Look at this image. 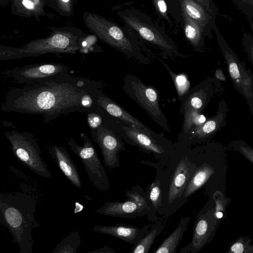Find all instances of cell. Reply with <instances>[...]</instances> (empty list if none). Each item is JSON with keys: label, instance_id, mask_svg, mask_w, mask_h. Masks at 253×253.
I'll return each instance as SVG.
<instances>
[{"label": "cell", "instance_id": "obj_1", "mask_svg": "<svg viewBox=\"0 0 253 253\" xmlns=\"http://www.w3.org/2000/svg\"><path fill=\"white\" fill-rule=\"evenodd\" d=\"M103 86L101 82L60 73L37 83L10 88L0 109L41 115L45 122L72 112L88 113L96 108Z\"/></svg>", "mask_w": 253, "mask_h": 253}, {"label": "cell", "instance_id": "obj_2", "mask_svg": "<svg viewBox=\"0 0 253 253\" xmlns=\"http://www.w3.org/2000/svg\"><path fill=\"white\" fill-rule=\"evenodd\" d=\"M167 159L156 161L141 160L153 167L160 183L162 206L159 216L168 218L186 203L184 192L196 165L191 146L178 144Z\"/></svg>", "mask_w": 253, "mask_h": 253}, {"label": "cell", "instance_id": "obj_3", "mask_svg": "<svg viewBox=\"0 0 253 253\" xmlns=\"http://www.w3.org/2000/svg\"><path fill=\"white\" fill-rule=\"evenodd\" d=\"M36 202L30 195L21 192L0 194V222L19 248V253H32Z\"/></svg>", "mask_w": 253, "mask_h": 253}, {"label": "cell", "instance_id": "obj_4", "mask_svg": "<svg viewBox=\"0 0 253 253\" xmlns=\"http://www.w3.org/2000/svg\"><path fill=\"white\" fill-rule=\"evenodd\" d=\"M195 170L184 192L185 199L204 188L209 199L220 191L225 194L227 160L225 150L214 144L192 148Z\"/></svg>", "mask_w": 253, "mask_h": 253}, {"label": "cell", "instance_id": "obj_5", "mask_svg": "<svg viewBox=\"0 0 253 253\" xmlns=\"http://www.w3.org/2000/svg\"><path fill=\"white\" fill-rule=\"evenodd\" d=\"M102 118V125L117 132L127 144L141 151L153 155L156 160L167 159L173 151L176 143L158 133H148L98 110Z\"/></svg>", "mask_w": 253, "mask_h": 253}, {"label": "cell", "instance_id": "obj_6", "mask_svg": "<svg viewBox=\"0 0 253 253\" xmlns=\"http://www.w3.org/2000/svg\"><path fill=\"white\" fill-rule=\"evenodd\" d=\"M3 134L17 159L39 176L45 178L52 177L47 165L42 158L37 140L32 133L12 130L6 131Z\"/></svg>", "mask_w": 253, "mask_h": 253}, {"label": "cell", "instance_id": "obj_7", "mask_svg": "<svg viewBox=\"0 0 253 253\" xmlns=\"http://www.w3.org/2000/svg\"><path fill=\"white\" fill-rule=\"evenodd\" d=\"M123 87L125 92L156 123L170 133L168 120L160 106L159 92L156 88L145 84L137 76L131 74L124 76Z\"/></svg>", "mask_w": 253, "mask_h": 253}, {"label": "cell", "instance_id": "obj_8", "mask_svg": "<svg viewBox=\"0 0 253 253\" xmlns=\"http://www.w3.org/2000/svg\"><path fill=\"white\" fill-rule=\"evenodd\" d=\"M83 145H78L72 137L67 139V144L75 155L81 161L88 178L97 189L106 191L110 189V184L104 168L96 150L88 136L82 134Z\"/></svg>", "mask_w": 253, "mask_h": 253}, {"label": "cell", "instance_id": "obj_9", "mask_svg": "<svg viewBox=\"0 0 253 253\" xmlns=\"http://www.w3.org/2000/svg\"><path fill=\"white\" fill-rule=\"evenodd\" d=\"M126 200L122 202H107L95 210L99 214L125 218H135L144 215L149 216L151 208L145 190L139 185H134L126 192Z\"/></svg>", "mask_w": 253, "mask_h": 253}, {"label": "cell", "instance_id": "obj_10", "mask_svg": "<svg viewBox=\"0 0 253 253\" xmlns=\"http://www.w3.org/2000/svg\"><path fill=\"white\" fill-rule=\"evenodd\" d=\"M213 206V199H209L197 213L191 241L180 250V253H198L212 241L221 224L214 215Z\"/></svg>", "mask_w": 253, "mask_h": 253}, {"label": "cell", "instance_id": "obj_11", "mask_svg": "<svg viewBox=\"0 0 253 253\" xmlns=\"http://www.w3.org/2000/svg\"><path fill=\"white\" fill-rule=\"evenodd\" d=\"M75 43L64 35L57 34L47 40L33 42L23 48L1 49L0 60L37 56L47 53H74Z\"/></svg>", "mask_w": 253, "mask_h": 253}, {"label": "cell", "instance_id": "obj_12", "mask_svg": "<svg viewBox=\"0 0 253 253\" xmlns=\"http://www.w3.org/2000/svg\"><path fill=\"white\" fill-rule=\"evenodd\" d=\"M70 69L65 65L56 63H42L29 64L16 67L1 73L14 83L22 85L37 83L50 76Z\"/></svg>", "mask_w": 253, "mask_h": 253}, {"label": "cell", "instance_id": "obj_13", "mask_svg": "<svg viewBox=\"0 0 253 253\" xmlns=\"http://www.w3.org/2000/svg\"><path fill=\"white\" fill-rule=\"evenodd\" d=\"M91 135L93 140L100 148L104 166L110 169L119 167V153L126 150L122 137L115 131L103 125Z\"/></svg>", "mask_w": 253, "mask_h": 253}, {"label": "cell", "instance_id": "obj_14", "mask_svg": "<svg viewBox=\"0 0 253 253\" xmlns=\"http://www.w3.org/2000/svg\"><path fill=\"white\" fill-rule=\"evenodd\" d=\"M124 20L132 29L137 31L145 40L159 47L165 57L172 58L186 56L178 51L176 47L166 39L155 29L146 24L131 15L124 16Z\"/></svg>", "mask_w": 253, "mask_h": 253}, {"label": "cell", "instance_id": "obj_15", "mask_svg": "<svg viewBox=\"0 0 253 253\" xmlns=\"http://www.w3.org/2000/svg\"><path fill=\"white\" fill-rule=\"evenodd\" d=\"M151 225H146L141 228L126 223H118L113 225H94L92 231L113 236L133 246L144 236Z\"/></svg>", "mask_w": 253, "mask_h": 253}, {"label": "cell", "instance_id": "obj_16", "mask_svg": "<svg viewBox=\"0 0 253 253\" xmlns=\"http://www.w3.org/2000/svg\"><path fill=\"white\" fill-rule=\"evenodd\" d=\"M96 109L108 116L117 118L126 124L148 133L156 132L106 96L102 92V90L100 91L99 93Z\"/></svg>", "mask_w": 253, "mask_h": 253}, {"label": "cell", "instance_id": "obj_17", "mask_svg": "<svg viewBox=\"0 0 253 253\" xmlns=\"http://www.w3.org/2000/svg\"><path fill=\"white\" fill-rule=\"evenodd\" d=\"M48 151L65 176L74 186L81 188L82 184L77 166L66 149L63 146L52 145Z\"/></svg>", "mask_w": 253, "mask_h": 253}, {"label": "cell", "instance_id": "obj_18", "mask_svg": "<svg viewBox=\"0 0 253 253\" xmlns=\"http://www.w3.org/2000/svg\"><path fill=\"white\" fill-rule=\"evenodd\" d=\"M191 216L180 218L176 229L155 249L153 253H175L183 236L187 229Z\"/></svg>", "mask_w": 253, "mask_h": 253}, {"label": "cell", "instance_id": "obj_19", "mask_svg": "<svg viewBox=\"0 0 253 253\" xmlns=\"http://www.w3.org/2000/svg\"><path fill=\"white\" fill-rule=\"evenodd\" d=\"M167 219L161 217L152 224L144 236L137 244L132 246L131 253H148L157 237L164 229Z\"/></svg>", "mask_w": 253, "mask_h": 253}, {"label": "cell", "instance_id": "obj_20", "mask_svg": "<svg viewBox=\"0 0 253 253\" xmlns=\"http://www.w3.org/2000/svg\"><path fill=\"white\" fill-rule=\"evenodd\" d=\"M203 85H198L190 89L181 101L179 111L181 114L188 111L200 112L204 106L205 93Z\"/></svg>", "mask_w": 253, "mask_h": 253}, {"label": "cell", "instance_id": "obj_21", "mask_svg": "<svg viewBox=\"0 0 253 253\" xmlns=\"http://www.w3.org/2000/svg\"><path fill=\"white\" fill-rule=\"evenodd\" d=\"M181 9L202 28L210 20V16L202 5L194 0H181Z\"/></svg>", "mask_w": 253, "mask_h": 253}, {"label": "cell", "instance_id": "obj_22", "mask_svg": "<svg viewBox=\"0 0 253 253\" xmlns=\"http://www.w3.org/2000/svg\"><path fill=\"white\" fill-rule=\"evenodd\" d=\"M145 192L151 208L150 213L147 218L149 221L155 222L160 218L159 212L162 206L160 183L156 177L146 188Z\"/></svg>", "mask_w": 253, "mask_h": 253}, {"label": "cell", "instance_id": "obj_23", "mask_svg": "<svg viewBox=\"0 0 253 253\" xmlns=\"http://www.w3.org/2000/svg\"><path fill=\"white\" fill-rule=\"evenodd\" d=\"M81 243L80 232L73 231L56 245L52 253H76Z\"/></svg>", "mask_w": 253, "mask_h": 253}, {"label": "cell", "instance_id": "obj_24", "mask_svg": "<svg viewBox=\"0 0 253 253\" xmlns=\"http://www.w3.org/2000/svg\"><path fill=\"white\" fill-rule=\"evenodd\" d=\"M164 66L168 71L174 84L179 99L180 101L185 97L190 89V83L184 74H175L169 66L160 60Z\"/></svg>", "mask_w": 253, "mask_h": 253}, {"label": "cell", "instance_id": "obj_25", "mask_svg": "<svg viewBox=\"0 0 253 253\" xmlns=\"http://www.w3.org/2000/svg\"><path fill=\"white\" fill-rule=\"evenodd\" d=\"M184 21V32L186 38L194 47H197L201 39L202 28L182 12Z\"/></svg>", "mask_w": 253, "mask_h": 253}, {"label": "cell", "instance_id": "obj_26", "mask_svg": "<svg viewBox=\"0 0 253 253\" xmlns=\"http://www.w3.org/2000/svg\"><path fill=\"white\" fill-rule=\"evenodd\" d=\"M183 114V122L182 130L178 137H180L187 133L192 128L199 126L206 122L205 117L196 111H188Z\"/></svg>", "mask_w": 253, "mask_h": 253}, {"label": "cell", "instance_id": "obj_27", "mask_svg": "<svg viewBox=\"0 0 253 253\" xmlns=\"http://www.w3.org/2000/svg\"><path fill=\"white\" fill-rule=\"evenodd\" d=\"M214 202V212L216 218L221 223L227 216V207L230 199L220 191L215 192L212 197Z\"/></svg>", "mask_w": 253, "mask_h": 253}, {"label": "cell", "instance_id": "obj_28", "mask_svg": "<svg viewBox=\"0 0 253 253\" xmlns=\"http://www.w3.org/2000/svg\"><path fill=\"white\" fill-rule=\"evenodd\" d=\"M226 253H253V239L246 236L239 237L230 243Z\"/></svg>", "mask_w": 253, "mask_h": 253}, {"label": "cell", "instance_id": "obj_29", "mask_svg": "<svg viewBox=\"0 0 253 253\" xmlns=\"http://www.w3.org/2000/svg\"><path fill=\"white\" fill-rule=\"evenodd\" d=\"M230 147L243 156L253 164V148L243 141H235L230 144Z\"/></svg>", "mask_w": 253, "mask_h": 253}, {"label": "cell", "instance_id": "obj_30", "mask_svg": "<svg viewBox=\"0 0 253 253\" xmlns=\"http://www.w3.org/2000/svg\"><path fill=\"white\" fill-rule=\"evenodd\" d=\"M154 4L162 15L167 19V5L165 0H153Z\"/></svg>", "mask_w": 253, "mask_h": 253}, {"label": "cell", "instance_id": "obj_31", "mask_svg": "<svg viewBox=\"0 0 253 253\" xmlns=\"http://www.w3.org/2000/svg\"><path fill=\"white\" fill-rule=\"evenodd\" d=\"M229 69L231 76L235 80L238 79L240 77V73L238 65L236 62L231 61L229 65Z\"/></svg>", "mask_w": 253, "mask_h": 253}, {"label": "cell", "instance_id": "obj_32", "mask_svg": "<svg viewBox=\"0 0 253 253\" xmlns=\"http://www.w3.org/2000/svg\"><path fill=\"white\" fill-rule=\"evenodd\" d=\"M88 253H116V252L108 246H105L101 248L88 252Z\"/></svg>", "mask_w": 253, "mask_h": 253}, {"label": "cell", "instance_id": "obj_33", "mask_svg": "<svg viewBox=\"0 0 253 253\" xmlns=\"http://www.w3.org/2000/svg\"><path fill=\"white\" fill-rule=\"evenodd\" d=\"M23 5L29 9H32L34 7V4L32 2L28 0H24L22 2Z\"/></svg>", "mask_w": 253, "mask_h": 253}, {"label": "cell", "instance_id": "obj_34", "mask_svg": "<svg viewBox=\"0 0 253 253\" xmlns=\"http://www.w3.org/2000/svg\"><path fill=\"white\" fill-rule=\"evenodd\" d=\"M195 0L197 2H199V3H200L203 6L207 7V8H209V0Z\"/></svg>", "mask_w": 253, "mask_h": 253}, {"label": "cell", "instance_id": "obj_35", "mask_svg": "<svg viewBox=\"0 0 253 253\" xmlns=\"http://www.w3.org/2000/svg\"><path fill=\"white\" fill-rule=\"evenodd\" d=\"M83 46H85L86 45V42H84L82 43Z\"/></svg>", "mask_w": 253, "mask_h": 253}, {"label": "cell", "instance_id": "obj_36", "mask_svg": "<svg viewBox=\"0 0 253 253\" xmlns=\"http://www.w3.org/2000/svg\"><path fill=\"white\" fill-rule=\"evenodd\" d=\"M62 0L65 2H68L69 1V0Z\"/></svg>", "mask_w": 253, "mask_h": 253}]
</instances>
